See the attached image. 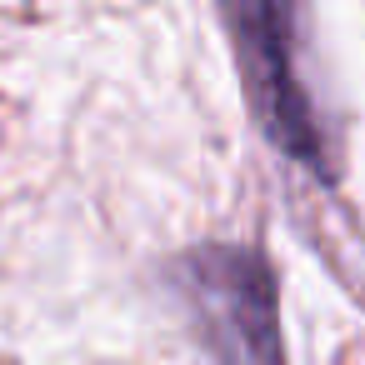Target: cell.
I'll list each match as a JSON object with an SVG mask.
<instances>
[{
    "mask_svg": "<svg viewBox=\"0 0 365 365\" xmlns=\"http://www.w3.org/2000/svg\"><path fill=\"white\" fill-rule=\"evenodd\" d=\"M235 46H240V66H245V96L260 115V130L300 165L330 175V150L325 135L315 125L305 81L295 71V16L280 6H230L225 11Z\"/></svg>",
    "mask_w": 365,
    "mask_h": 365,
    "instance_id": "cell-1",
    "label": "cell"
},
{
    "mask_svg": "<svg viewBox=\"0 0 365 365\" xmlns=\"http://www.w3.org/2000/svg\"><path fill=\"white\" fill-rule=\"evenodd\" d=\"M185 290L210 350L225 365H280L275 330V280L255 250L210 245L185 265Z\"/></svg>",
    "mask_w": 365,
    "mask_h": 365,
    "instance_id": "cell-2",
    "label": "cell"
}]
</instances>
